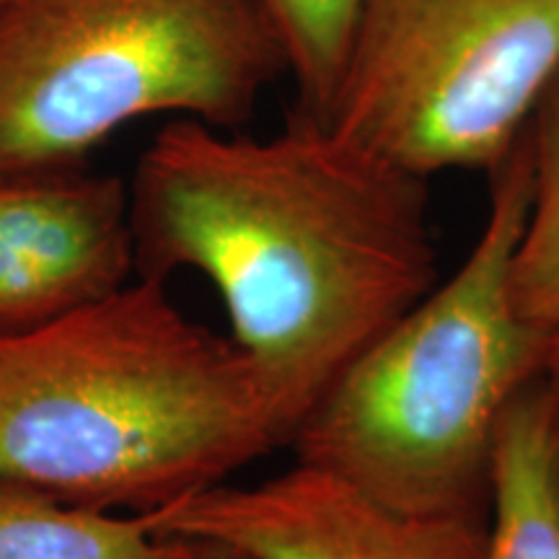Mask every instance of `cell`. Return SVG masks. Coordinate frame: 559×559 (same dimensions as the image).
I'll return each instance as SVG.
<instances>
[{
  "instance_id": "cell-13",
  "label": "cell",
  "mask_w": 559,
  "mask_h": 559,
  "mask_svg": "<svg viewBox=\"0 0 559 559\" xmlns=\"http://www.w3.org/2000/svg\"><path fill=\"white\" fill-rule=\"evenodd\" d=\"M192 542H194L192 559H254L249 551L234 547V544L228 542H218V539H192Z\"/></svg>"
},
{
  "instance_id": "cell-10",
  "label": "cell",
  "mask_w": 559,
  "mask_h": 559,
  "mask_svg": "<svg viewBox=\"0 0 559 559\" xmlns=\"http://www.w3.org/2000/svg\"><path fill=\"white\" fill-rule=\"evenodd\" d=\"M531 202L510 260V298L531 326H559V75L526 128Z\"/></svg>"
},
{
  "instance_id": "cell-1",
  "label": "cell",
  "mask_w": 559,
  "mask_h": 559,
  "mask_svg": "<svg viewBox=\"0 0 559 559\" xmlns=\"http://www.w3.org/2000/svg\"><path fill=\"white\" fill-rule=\"evenodd\" d=\"M130 202L140 277L194 270L215 285L285 445L440 280L428 179L298 107L267 138L169 122Z\"/></svg>"
},
{
  "instance_id": "cell-9",
  "label": "cell",
  "mask_w": 559,
  "mask_h": 559,
  "mask_svg": "<svg viewBox=\"0 0 559 559\" xmlns=\"http://www.w3.org/2000/svg\"><path fill=\"white\" fill-rule=\"evenodd\" d=\"M194 542L160 534L151 513H107L0 489V559H192Z\"/></svg>"
},
{
  "instance_id": "cell-11",
  "label": "cell",
  "mask_w": 559,
  "mask_h": 559,
  "mask_svg": "<svg viewBox=\"0 0 559 559\" xmlns=\"http://www.w3.org/2000/svg\"><path fill=\"white\" fill-rule=\"evenodd\" d=\"M288 73L298 86V109L324 120L345 68L360 0H264Z\"/></svg>"
},
{
  "instance_id": "cell-4",
  "label": "cell",
  "mask_w": 559,
  "mask_h": 559,
  "mask_svg": "<svg viewBox=\"0 0 559 559\" xmlns=\"http://www.w3.org/2000/svg\"><path fill=\"white\" fill-rule=\"evenodd\" d=\"M283 73L264 0H0V174L156 115L236 130Z\"/></svg>"
},
{
  "instance_id": "cell-12",
  "label": "cell",
  "mask_w": 559,
  "mask_h": 559,
  "mask_svg": "<svg viewBox=\"0 0 559 559\" xmlns=\"http://www.w3.org/2000/svg\"><path fill=\"white\" fill-rule=\"evenodd\" d=\"M544 394V443H547V466L551 487L559 502V326L551 332L549 353L542 370Z\"/></svg>"
},
{
  "instance_id": "cell-5",
  "label": "cell",
  "mask_w": 559,
  "mask_h": 559,
  "mask_svg": "<svg viewBox=\"0 0 559 559\" xmlns=\"http://www.w3.org/2000/svg\"><path fill=\"white\" fill-rule=\"evenodd\" d=\"M559 75V0H360L330 128L428 179L492 171Z\"/></svg>"
},
{
  "instance_id": "cell-8",
  "label": "cell",
  "mask_w": 559,
  "mask_h": 559,
  "mask_svg": "<svg viewBox=\"0 0 559 559\" xmlns=\"http://www.w3.org/2000/svg\"><path fill=\"white\" fill-rule=\"evenodd\" d=\"M485 559H559V502L544 443L542 376L515 396L500 423Z\"/></svg>"
},
{
  "instance_id": "cell-6",
  "label": "cell",
  "mask_w": 559,
  "mask_h": 559,
  "mask_svg": "<svg viewBox=\"0 0 559 559\" xmlns=\"http://www.w3.org/2000/svg\"><path fill=\"white\" fill-rule=\"evenodd\" d=\"M151 515L160 534L228 542L254 559H485L489 544V515L402 513L304 461L257 485L223 481Z\"/></svg>"
},
{
  "instance_id": "cell-2",
  "label": "cell",
  "mask_w": 559,
  "mask_h": 559,
  "mask_svg": "<svg viewBox=\"0 0 559 559\" xmlns=\"http://www.w3.org/2000/svg\"><path fill=\"white\" fill-rule=\"evenodd\" d=\"M285 445L249 360L160 280L0 337V489L158 513Z\"/></svg>"
},
{
  "instance_id": "cell-7",
  "label": "cell",
  "mask_w": 559,
  "mask_h": 559,
  "mask_svg": "<svg viewBox=\"0 0 559 559\" xmlns=\"http://www.w3.org/2000/svg\"><path fill=\"white\" fill-rule=\"evenodd\" d=\"M132 272L128 181L81 164L0 174V337L96 304Z\"/></svg>"
},
{
  "instance_id": "cell-3",
  "label": "cell",
  "mask_w": 559,
  "mask_h": 559,
  "mask_svg": "<svg viewBox=\"0 0 559 559\" xmlns=\"http://www.w3.org/2000/svg\"><path fill=\"white\" fill-rule=\"evenodd\" d=\"M487 177L466 260L334 381L288 443L296 461L425 519L489 515L500 423L551 342L510 298L531 202L526 132Z\"/></svg>"
}]
</instances>
